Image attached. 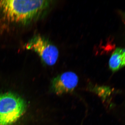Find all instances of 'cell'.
I'll use <instances>...</instances> for the list:
<instances>
[{
  "label": "cell",
  "mask_w": 125,
  "mask_h": 125,
  "mask_svg": "<svg viewBox=\"0 0 125 125\" xmlns=\"http://www.w3.org/2000/svg\"><path fill=\"white\" fill-rule=\"evenodd\" d=\"M52 1L4 0L0 1V7L9 19L25 22L37 17L49 8Z\"/></svg>",
  "instance_id": "1"
},
{
  "label": "cell",
  "mask_w": 125,
  "mask_h": 125,
  "mask_svg": "<svg viewBox=\"0 0 125 125\" xmlns=\"http://www.w3.org/2000/svg\"><path fill=\"white\" fill-rule=\"evenodd\" d=\"M26 105L19 96L12 93L0 94V125H11L24 112Z\"/></svg>",
  "instance_id": "2"
},
{
  "label": "cell",
  "mask_w": 125,
  "mask_h": 125,
  "mask_svg": "<svg viewBox=\"0 0 125 125\" xmlns=\"http://www.w3.org/2000/svg\"><path fill=\"white\" fill-rule=\"evenodd\" d=\"M25 47L36 52L43 62L47 65L55 64L59 56V51L57 47L48 39L39 35L32 39Z\"/></svg>",
  "instance_id": "3"
},
{
  "label": "cell",
  "mask_w": 125,
  "mask_h": 125,
  "mask_svg": "<svg viewBox=\"0 0 125 125\" xmlns=\"http://www.w3.org/2000/svg\"><path fill=\"white\" fill-rule=\"evenodd\" d=\"M78 81V76L74 72H65L52 79L49 88L50 92L59 96L71 93L77 86Z\"/></svg>",
  "instance_id": "4"
},
{
  "label": "cell",
  "mask_w": 125,
  "mask_h": 125,
  "mask_svg": "<svg viewBox=\"0 0 125 125\" xmlns=\"http://www.w3.org/2000/svg\"><path fill=\"white\" fill-rule=\"evenodd\" d=\"M109 65L113 71H116L125 66V49L116 48L110 58Z\"/></svg>",
  "instance_id": "5"
}]
</instances>
